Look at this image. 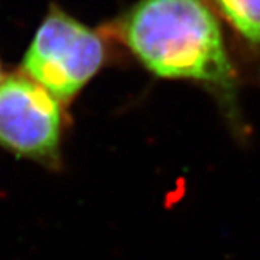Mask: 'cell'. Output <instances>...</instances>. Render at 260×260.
<instances>
[{
	"label": "cell",
	"mask_w": 260,
	"mask_h": 260,
	"mask_svg": "<svg viewBox=\"0 0 260 260\" xmlns=\"http://www.w3.org/2000/svg\"><path fill=\"white\" fill-rule=\"evenodd\" d=\"M107 56L99 32L52 8L22 62L26 77L58 100H70L100 71Z\"/></svg>",
	"instance_id": "cell-2"
},
{
	"label": "cell",
	"mask_w": 260,
	"mask_h": 260,
	"mask_svg": "<svg viewBox=\"0 0 260 260\" xmlns=\"http://www.w3.org/2000/svg\"><path fill=\"white\" fill-rule=\"evenodd\" d=\"M229 28L234 52L260 78V0H207Z\"/></svg>",
	"instance_id": "cell-4"
},
{
	"label": "cell",
	"mask_w": 260,
	"mask_h": 260,
	"mask_svg": "<svg viewBox=\"0 0 260 260\" xmlns=\"http://www.w3.org/2000/svg\"><path fill=\"white\" fill-rule=\"evenodd\" d=\"M110 34L153 77L203 88L232 124L242 126L240 64L207 0H138Z\"/></svg>",
	"instance_id": "cell-1"
},
{
	"label": "cell",
	"mask_w": 260,
	"mask_h": 260,
	"mask_svg": "<svg viewBox=\"0 0 260 260\" xmlns=\"http://www.w3.org/2000/svg\"><path fill=\"white\" fill-rule=\"evenodd\" d=\"M0 84H2V71H0Z\"/></svg>",
	"instance_id": "cell-5"
},
{
	"label": "cell",
	"mask_w": 260,
	"mask_h": 260,
	"mask_svg": "<svg viewBox=\"0 0 260 260\" xmlns=\"http://www.w3.org/2000/svg\"><path fill=\"white\" fill-rule=\"evenodd\" d=\"M61 109L42 85L26 75L0 84V145L29 158L55 153L61 138Z\"/></svg>",
	"instance_id": "cell-3"
}]
</instances>
